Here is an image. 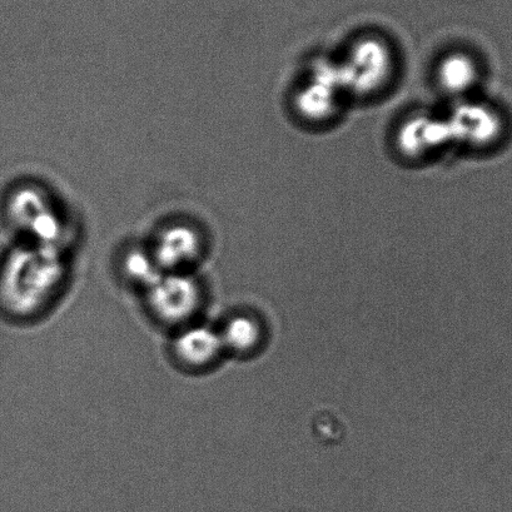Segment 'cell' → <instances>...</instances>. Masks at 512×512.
<instances>
[{"mask_svg": "<svg viewBox=\"0 0 512 512\" xmlns=\"http://www.w3.org/2000/svg\"><path fill=\"white\" fill-rule=\"evenodd\" d=\"M62 281L61 270L51 262L13 258L0 281V302L13 316L37 317L56 301Z\"/></svg>", "mask_w": 512, "mask_h": 512, "instance_id": "6da1fadb", "label": "cell"}, {"mask_svg": "<svg viewBox=\"0 0 512 512\" xmlns=\"http://www.w3.org/2000/svg\"><path fill=\"white\" fill-rule=\"evenodd\" d=\"M147 306L162 325L181 328L195 322L203 305V291L195 278L185 275L158 277L147 288Z\"/></svg>", "mask_w": 512, "mask_h": 512, "instance_id": "7a4b0ae2", "label": "cell"}, {"mask_svg": "<svg viewBox=\"0 0 512 512\" xmlns=\"http://www.w3.org/2000/svg\"><path fill=\"white\" fill-rule=\"evenodd\" d=\"M172 352L183 369L202 372L211 369L220 360L225 347L220 331L205 323L192 322L178 328Z\"/></svg>", "mask_w": 512, "mask_h": 512, "instance_id": "3957f363", "label": "cell"}, {"mask_svg": "<svg viewBox=\"0 0 512 512\" xmlns=\"http://www.w3.org/2000/svg\"><path fill=\"white\" fill-rule=\"evenodd\" d=\"M220 331L225 351L232 354H250L260 345L262 331L260 323L248 315H235L225 322Z\"/></svg>", "mask_w": 512, "mask_h": 512, "instance_id": "277c9868", "label": "cell"}]
</instances>
